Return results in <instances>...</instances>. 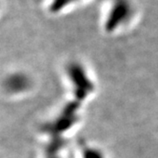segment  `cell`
I'll use <instances>...</instances> for the list:
<instances>
[{
  "instance_id": "cell-1",
  "label": "cell",
  "mask_w": 158,
  "mask_h": 158,
  "mask_svg": "<svg viewBox=\"0 0 158 158\" xmlns=\"http://www.w3.org/2000/svg\"><path fill=\"white\" fill-rule=\"evenodd\" d=\"M29 79L23 74H13L7 78L5 86L8 91L14 94L24 92L29 87Z\"/></svg>"
}]
</instances>
